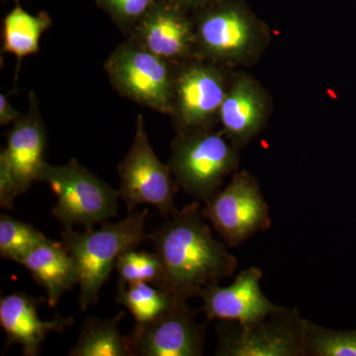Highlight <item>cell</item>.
Returning <instances> with one entry per match:
<instances>
[{"mask_svg": "<svg viewBox=\"0 0 356 356\" xmlns=\"http://www.w3.org/2000/svg\"><path fill=\"white\" fill-rule=\"evenodd\" d=\"M205 220L196 201L178 210L149 238L163 264L166 290L185 300L233 275L238 266L235 255L215 238Z\"/></svg>", "mask_w": 356, "mask_h": 356, "instance_id": "6da1fadb", "label": "cell"}, {"mask_svg": "<svg viewBox=\"0 0 356 356\" xmlns=\"http://www.w3.org/2000/svg\"><path fill=\"white\" fill-rule=\"evenodd\" d=\"M196 57L232 70L259 62L271 42L268 26L243 0H219L198 10Z\"/></svg>", "mask_w": 356, "mask_h": 356, "instance_id": "7a4b0ae2", "label": "cell"}, {"mask_svg": "<svg viewBox=\"0 0 356 356\" xmlns=\"http://www.w3.org/2000/svg\"><path fill=\"white\" fill-rule=\"evenodd\" d=\"M149 211L135 212L117 222H103L99 229H65L62 243L76 261L79 273V303L81 310L97 303L100 290L124 252L149 241L146 233Z\"/></svg>", "mask_w": 356, "mask_h": 356, "instance_id": "3957f363", "label": "cell"}, {"mask_svg": "<svg viewBox=\"0 0 356 356\" xmlns=\"http://www.w3.org/2000/svg\"><path fill=\"white\" fill-rule=\"evenodd\" d=\"M240 149L221 130L177 132L168 165L178 186L205 203L221 189L225 178L238 170Z\"/></svg>", "mask_w": 356, "mask_h": 356, "instance_id": "277c9868", "label": "cell"}, {"mask_svg": "<svg viewBox=\"0 0 356 356\" xmlns=\"http://www.w3.org/2000/svg\"><path fill=\"white\" fill-rule=\"evenodd\" d=\"M37 181L44 182L57 196L51 214L65 229L83 226L86 231L95 229L109 218L118 214L119 191L70 159L65 165L44 163Z\"/></svg>", "mask_w": 356, "mask_h": 356, "instance_id": "5b68a950", "label": "cell"}, {"mask_svg": "<svg viewBox=\"0 0 356 356\" xmlns=\"http://www.w3.org/2000/svg\"><path fill=\"white\" fill-rule=\"evenodd\" d=\"M104 69L119 95L140 106L170 115L175 65L127 37L110 54Z\"/></svg>", "mask_w": 356, "mask_h": 356, "instance_id": "8992f818", "label": "cell"}, {"mask_svg": "<svg viewBox=\"0 0 356 356\" xmlns=\"http://www.w3.org/2000/svg\"><path fill=\"white\" fill-rule=\"evenodd\" d=\"M231 72L197 57L177 65L170 115L177 132L215 128Z\"/></svg>", "mask_w": 356, "mask_h": 356, "instance_id": "52a82bcc", "label": "cell"}, {"mask_svg": "<svg viewBox=\"0 0 356 356\" xmlns=\"http://www.w3.org/2000/svg\"><path fill=\"white\" fill-rule=\"evenodd\" d=\"M119 195L129 211L140 205H151L161 215L177 212L175 194L179 188L170 165L154 153L149 143L143 115H138L132 146L118 165Z\"/></svg>", "mask_w": 356, "mask_h": 356, "instance_id": "ba28073f", "label": "cell"}, {"mask_svg": "<svg viewBox=\"0 0 356 356\" xmlns=\"http://www.w3.org/2000/svg\"><path fill=\"white\" fill-rule=\"evenodd\" d=\"M202 214L232 248L271 227L270 209L261 184L247 170L234 173L228 185L205 202Z\"/></svg>", "mask_w": 356, "mask_h": 356, "instance_id": "9c48e42d", "label": "cell"}, {"mask_svg": "<svg viewBox=\"0 0 356 356\" xmlns=\"http://www.w3.org/2000/svg\"><path fill=\"white\" fill-rule=\"evenodd\" d=\"M305 318L283 308L252 324L222 321L218 325L220 356H305Z\"/></svg>", "mask_w": 356, "mask_h": 356, "instance_id": "30bf717a", "label": "cell"}, {"mask_svg": "<svg viewBox=\"0 0 356 356\" xmlns=\"http://www.w3.org/2000/svg\"><path fill=\"white\" fill-rule=\"evenodd\" d=\"M187 300L178 297L151 322L137 324L127 337L131 356H200L206 325L196 321Z\"/></svg>", "mask_w": 356, "mask_h": 356, "instance_id": "8fae6325", "label": "cell"}, {"mask_svg": "<svg viewBox=\"0 0 356 356\" xmlns=\"http://www.w3.org/2000/svg\"><path fill=\"white\" fill-rule=\"evenodd\" d=\"M187 11L172 0L158 1L127 37L177 67L196 58L195 25Z\"/></svg>", "mask_w": 356, "mask_h": 356, "instance_id": "7c38bea8", "label": "cell"}, {"mask_svg": "<svg viewBox=\"0 0 356 356\" xmlns=\"http://www.w3.org/2000/svg\"><path fill=\"white\" fill-rule=\"evenodd\" d=\"M273 100L259 79L245 72H233L219 112L221 131L232 143L247 146L266 127Z\"/></svg>", "mask_w": 356, "mask_h": 356, "instance_id": "4fadbf2b", "label": "cell"}, {"mask_svg": "<svg viewBox=\"0 0 356 356\" xmlns=\"http://www.w3.org/2000/svg\"><path fill=\"white\" fill-rule=\"evenodd\" d=\"M262 278L261 269L252 266L241 271L229 286L215 283L204 287L198 296L202 300V310L207 320L247 325L282 310L284 307L275 305L262 292Z\"/></svg>", "mask_w": 356, "mask_h": 356, "instance_id": "5bb4252c", "label": "cell"}, {"mask_svg": "<svg viewBox=\"0 0 356 356\" xmlns=\"http://www.w3.org/2000/svg\"><path fill=\"white\" fill-rule=\"evenodd\" d=\"M47 147V130L40 114L38 98L29 93V109L13 124L7 134V146L1 149L0 166L10 173L19 196L37 181Z\"/></svg>", "mask_w": 356, "mask_h": 356, "instance_id": "9a60e30c", "label": "cell"}, {"mask_svg": "<svg viewBox=\"0 0 356 356\" xmlns=\"http://www.w3.org/2000/svg\"><path fill=\"white\" fill-rule=\"evenodd\" d=\"M25 293L7 295L0 301V325L6 332L7 343L18 344L23 355L36 356L51 332H60L74 323L72 318L56 317L43 321L39 317L40 302Z\"/></svg>", "mask_w": 356, "mask_h": 356, "instance_id": "2e32d148", "label": "cell"}, {"mask_svg": "<svg viewBox=\"0 0 356 356\" xmlns=\"http://www.w3.org/2000/svg\"><path fill=\"white\" fill-rule=\"evenodd\" d=\"M47 294L48 305L55 307L63 295L79 285V268L63 243L48 240L20 262Z\"/></svg>", "mask_w": 356, "mask_h": 356, "instance_id": "e0dca14e", "label": "cell"}, {"mask_svg": "<svg viewBox=\"0 0 356 356\" xmlns=\"http://www.w3.org/2000/svg\"><path fill=\"white\" fill-rule=\"evenodd\" d=\"M51 26V19L48 14L32 15L20 6H16L3 20L2 53L15 56L19 70L23 58L38 53L40 39Z\"/></svg>", "mask_w": 356, "mask_h": 356, "instance_id": "ac0fdd59", "label": "cell"}, {"mask_svg": "<svg viewBox=\"0 0 356 356\" xmlns=\"http://www.w3.org/2000/svg\"><path fill=\"white\" fill-rule=\"evenodd\" d=\"M124 313L110 318L88 317L81 327L70 356H130L127 337L121 334Z\"/></svg>", "mask_w": 356, "mask_h": 356, "instance_id": "d6986e66", "label": "cell"}, {"mask_svg": "<svg viewBox=\"0 0 356 356\" xmlns=\"http://www.w3.org/2000/svg\"><path fill=\"white\" fill-rule=\"evenodd\" d=\"M177 298L168 290L145 282L118 283L116 294L117 302L132 313L137 324L151 322L168 310Z\"/></svg>", "mask_w": 356, "mask_h": 356, "instance_id": "ffe728a7", "label": "cell"}, {"mask_svg": "<svg viewBox=\"0 0 356 356\" xmlns=\"http://www.w3.org/2000/svg\"><path fill=\"white\" fill-rule=\"evenodd\" d=\"M49 238L32 225L6 214L0 217V255L20 264L33 250Z\"/></svg>", "mask_w": 356, "mask_h": 356, "instance_id": "44dd1931", "label": "cell"}, {"mask_svg": "<svg viewBox=\"0 0 356 356\" xmlns=\"http://www.w3.org/2000/svg\"><path fill=\"white\" fill-rule=\"evenodd\" d=\"M115 269L119 275V283H149L166 290L163 264L154 252L129 250L117 259Z\"/></svg>", "mask_w": 356, "mask_h": 356, "instance_id": "7402d4cb", "label": "cell"}, {"mask_svg": "<svg viewBox=\"0 0 356 356\" xmlns=\"http://www.w3.org/2000/svg\"><path fill=\"white\" fill-rule=\"evenodd\" d=\"M307 356H356V330L334 331L305 320Z\"/></svg>", "mask_w": 356, "mask_h": 356, "instance_id": "603a6c76", "label": "cell"}, {"mask_svg": "<svg viewBox=\"0 0 356 356\" xmlns=\"http://www.w3.org/2000/svg\"><path fill=\"white\" fill-rule=\"evenodd\" d=\"M97 2L128 36L158 0H97Z\"/></svg>", "mask_w": 356, "mask_h": 356, "instance_id": "cb8c5ba5", "label": "cell"}, {"mask_svg": "<svg viewBox=\"0 0 356 356\" xmlns=\"http://www.w3.org/2000/svg\"><path fill=\"white\" fill-rule=\"evenodd\" d=\"M19 111L14 108L13 103L9 102L8 96L0 95V125H8L20 118Z\"/></svg>", "mask_w": 356, "mask_h": 356, "instance_id": "d4e9b609", "label": "cell"}, {"mask_svg": "<svg viewBox=\"0 0 356 356\" xmlns=\"http://www.w3.org/2000/svg\"><path fill=\"white\" fill-rule=\"evenodd\" d=\"M172 1L177 2V4L184 7L187 10H191V9L201 10V9L215 3L219 0H172Z\"/></svg>", "mask_w": 356, "mask_h": 356, "instance_id": "484cf974", "label": "cell"}]
</instances>
